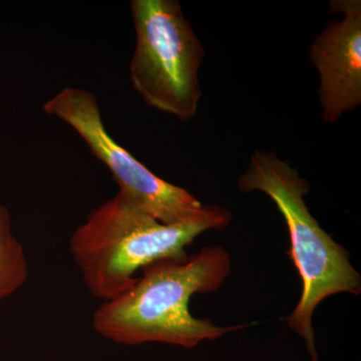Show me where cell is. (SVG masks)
I'll return each instance as SVG.
<instances>
[{"label":"cell","mask_w":361,"mask_h":361,"mask_svg":"<svg viewBox=\"0 0 361 361\" xmlns=\"http://www.w3.org/2000/svg\"><path fill=\"white\" fill-rule=\"evenodd\" d=\"M27 277V260L23 245L14 236L11 213L0 205V299L13 295Z\"/></svg>","instance_id":"cell-7"},{"label":"cell","mask_w":361,"mask_h":361,"mask_svg":"<svg viewBox=\"0 0 361 361\" xmlns=\"http://www.w3.org/2000/svg\"><path fill=\"white\" fill-rule=\"evenodd\" d=\"M331 20L313 40L308 56L319 73L323 120L334 123L361 104V1L334 0Z\"/></svg>","instance_id":"cell-6"},{"label":"cell","mask_w":361,"mask_h":361,"mask_svg":"<svg viewBox=\"0 0 361 361\" xmlns=\"http://www.w3.org/2000/svg\"><path fill=\"white\" fill-rule=\"evenodd\" d=\"M231 214L207 206L196 219L167 225L116 193L94 210L70 239V252L92 296L104 302L134 285L135 271L164 259L187 257L202 233L223 230Z\"/></svg>","instance_id":"cell-2"},{"label":"cell","mask_w":361,"mask_h":361,"mask_svg":"<svg viewBox=\"0 0 361 361\" xmlns=\"http://www.w3.org/2000/svg\"><path fill=\"white\" fill-rule=\"evenodd\" d=\"M42 111L73 128L92 155L109 169L118 193L163 224L188 222L205 211L207 206L193 194L161 179L111 137L92 92L65 87L45 102Z\"/></svg>","instance_id":"cell-5"},{"label":"cell","mask_w":361,"mask_h":361,"mask_svg":"<svg viewBox=\"0 0 361 361\" xmlns=\"http://www.w3.org/2000/svg\"><path fill=\"white\" fill-rule=\"evenodd\" d=\"M142 270L130 289L94 312L92 326L102 336L130 345L163 342L191 348L247 326H218L190 312L194 294L217 290L230 274L231 259L222 246L164 259Z\"/></svg>","instance_id":"cell-1"},{"label":"cell","mask_w":361,"mask_h":361,"mask_svg":"<svg viewBox=\"0 0 361 361\" xmlns=\"http://www.w3.org/2000/svg\"><path fill=\"white\" fill-rule=\"evenodd\" d=\"M237 184L245 193L260 191L267 195L284 217L290 236L289 255L303 286L300 300L286 322L303 337L311 361H318L313 313L322 300L334 294L358 295L360 273L351 265L348 251L311 215L304 200L310 192V183L288 161L272 152L256 151Z\"/></svg>","instance_id":"cell-3"},{"label":"cell","mask_w":361,"mask_h":361,"mask_svg":"<svg viewBox=\"0 0 361 361\" xmlns=\"http://www.w3.org/2000/svg\"><path fill=\"white\" fill-rule=\"evenodd\" d=\"M135 47L133 89L149 108L191 120L202 97L199 70L205 49L178 0H132Z\"/></svg>","instance_id":"cell-4"}]
</instances>
